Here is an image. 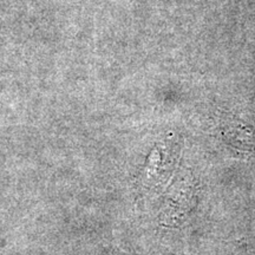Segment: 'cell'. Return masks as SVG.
Wrapping results in <instances>:
<instances>
[{"label": "cell", "instance_id": "1", "mask_svg": "<svg viewBox=\"0 0 255 255\" xmlns=\"http://www.w3.org/2000/svg\"><path fill=\"white\" fill-rule=\"evenodd\" d=\"M237 255H248V254H247V248L245 247V246H241L240 250L238 251Z\"/></svg>", "mask_w": 255, "mask_h": 255}]
</instances>
